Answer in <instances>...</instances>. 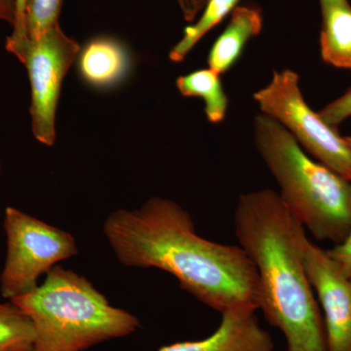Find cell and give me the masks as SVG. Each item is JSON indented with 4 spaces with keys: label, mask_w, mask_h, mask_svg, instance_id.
I'll list each match as a JSON object with an SVG mask.
<instances>
[{
    "label": "cell",
    "mask_w": 351,
    "mask_h": 351,
    "mask_svg": "<svg viewBox=\"0 0 351 351\" xmlns=\"http://www.w3.org/2000/svg\"><path fill=\"white\" fill-rule=\"evenodd\" d=\"M103 230L124 267L164 270L221 313L258 309V272L243 249L201 237L191 215L174 201L152 197L138 209L117 210Z\"/></svg>",
    "instance_id": "obj_1"
},
{
    "label": "cell",
    "mask_w": 351,
    "mask_h": 351,
    "mask_svg": "<svg viewBox=\"0 0 351 351\" xmlns=\"http://www.w3.org/2000/svg\"><path fill=\"white\" fill-rule=\"evenodd\" d=\"M234 228L257 269L258 309L283 332L287 351H327L324 321L304 265L306 228L267 189L240 195Z\"/></svg>",
    "instance_id": "obj_2"
},
{
    "label": "cell",
    "mask_w": 351,
    "mask_h": 351,
    "mask_svg": "<svg viewBox=\"0 0 351 351\" xmlns=\"http://www.w3.org/2000/svg\"><path fill=\"white\" fill-rule=\"evenodd\" d=\"M11 302L34 325L32 351H84L141 327L135 315L112 306L86 277L59 265L43 284Z\"/></svg>",
    "instance_id": "obj_3"
},
{
    "label": "cell",
    "mask_w": 351,
    "mask_h": 351,
    "mask_svg": "<svg viewBox=\"0 0 351 351\" xmlns=\"http://www.w3.org/2000/svg\"><path fill=\"white\" fill-rule=\"evenodd\" d=\"M257 151L276 178L284 204L316 239L339 244L351 230V182L316 162L279 122H254Z\"/></svg>",
    "instance_id": "obj_4"
},
{
    "label": "cell",
    "mask_w": 351,
    "mask_h": 351,
    "mask_svg": "<svg viewBox=\"0 0 351 351\" xmlns=\"http://www.w3.org/2000/svg\"><path fill=\"white\" fill-rule=\"evenodd\" d=\"M3 228L6 257L0 274V293L9 301L32 292L41 276L78 254L71 233L17 208H6Z\"/></svg>",
    "instance_id": "obj_5"
},
{
    "label": "cell",
    "mask_w": 351,
    "mask_h": 351,
    "mask_svg": "<svg viewBox=\"0 0 351 351\" xmlns=\"http://www.w3.org/2000/svg\"><path fill=\"white\" fill-rule=\"evenodd\" d=\"M254 99L263 114L279 122L304 151L351 182V147L338 128L328 125L307 105L298 73L274 71L269 84L256 92Z\"/></svg>",
    "instance_id": "obj_6"
},
{
    "label": "cell",
    "mask_w": 351,
    "mask_h": 351,
    "mask_svg": "<svg viewBox=\"0 0 351 351\" xmlns=\"http://www.w3.org/2000/svg\"><path fill=\"white\" fill-rule=\"evenodd\" d=\"M80 52V44L64 34L59 23L25 46L21 63L27 68L31 83L32 134L41 144L51 147L56 140L62 83Z\"/></svg>",
    "instance_id": "obj_7"
},
{
    "label": "cell",
    "mask_w": 351,
    "mask_h": 351,
    "mask_svg": "<svg viewBox=\"0 0 351 351\" xmlns=\"http://www.w3.org/2000/svg\"><path fill=\"white\" fill-rule=\"evenodd\" d=\"M304 265L324 313L327 351H351V279L327 250L307 240Z\"/></svg>",
    "instance_id": "obj_8"
},
{
    "label": "cell",
    "mask_w": 351,
    "mask_h": 351,
    "mask_svg": "<svg viewBox=\"0 0 351 351\" xmlns=\"http://www.w3.org/2000/svg\"><path fill=\"white\" fill-rule=\"evenodd\" d=\"M255 309L234 308L221 313L216 331L200 341H181L157 351H274V343L256 316Z\"/></svg>",
    "instance_id": "obj_9"
},
{
    "label": "cell",
    "mask_w": 351,
    "mask_h": 351,
    "mask_svg": "<svg viewBox=\"0 0 351 351\" xmlns=\"http://www.w3.org/2000/svg\"><path fill=\"white\" fill-rule=\"evenodd\" d=\"M263 16L257 6H237L223 34L215 41L208 57L209 69L225 73L241 56L245 45L262 31Z\"/></svg>",
    "instance_id": "obj_10"
},
{
    "label": "cell",
    "mask_w": 351,
    "mask_h": 351,
    "mask_svg": "<svg viewBox=\"0 0 351 351\" xmlns=\"http://www.w3.org/2000/svg\"><path fill=\"white\" fill-rule=\"evenodd\" d=\"M78 66L85 82L96 87H108L125 75L128 55L117 41L97 38L80 50Z\"/></svg>",
    "instance_id": "obj_11"
},
{
    "label": "cell",
    "mask_w": 351,
    "mask_h": 351,
    "mask_svg": "<svg viewBox=\"0 0 351 351\" xmlns=\"http://www.w3.org/2000/svg\"><path fill=\"white\" fill-rule=\"evenodd\" d=\"M321 56L325 63L351 69V6L346 4L321 5Z\"/></svg>",
    "instance_id": "obj_12"
},
{
    "label": "cell",
    "mask_w": 351,
    "mask_h": 351,
    "mask_svg": "<svg viewBox=\"0 0 351 351\" xmlns=\"http://www.w3.org/2000/svg\"><path fill=\"white\" fill-rule=\"evenodd\" d=\"M219 75L211 69H199L177 80L182 96L199 97L205 101V113L212 123L223 121L228 110V99Z\"/></svg>",
    "instance_id": "obj_13"
},
{
    "label": "cell",
    "mask_w": 351,
    "mask_h": 351,
    "mask_svg": "<svg viewBox=\"0 0 351 351\" xmlns=\"http://www.w3.org/2000/svg\"><path fill=\"white\" fill-rule=\"evenodd\" d=\"M34 341L29 316L13 302H0V351H32Z\"/></svg>",
    "instance_id": "obj_14"
},
{
    "label": "cell",
    "mask_w": 351,
    "mask_h": 351,
    "mask_svg": "<svg viewBox=\"0 0 351 351\" xmlns=\"http://www.w3.org/2000/svg\"><path fill=\"white\" fill-rule=\"evenodd\" d=\"M239 2V0H208L200 19L195 25L186 27L181 41L171 50V61L175 63L184 61L196 43L225 19L226 15L232 13Z\"/></svg>",
    "instance_id": "obj_15"
},
{
    "label": "cell",
    "mask_w": 351,
    "mask_h": 351,
    "mask_svg": "<svg viewBox=\"0 0 351 351\" xmlns=\"http://www.w3.org/2000/svg\"><path fill=\"white\" fill-rule=\"evenodd\" d=\"M62 2L63 0H25L27 43L36 40L52 25L59 23Z\"/></svg>",
    "instance_id": "obj_16"
},
{
    "label": "cell",
    "mask_w": 351,
    "mask_h": 351,
    "mask_svg": "<svg viewBox=\"0 0 351 351\" xmlns=\"http://www.w3.org/2000/svg\"><path fill=\"white\" fill-rule=\"evenodd\" d=\"M16 18L12 25V34L6 39L5 47L8 52L22 61L27 43L25 31V0H15Z\"/></svg>",
    "instance_id": "obj_17"
},
{
    "label": "cell",
    "mask_w": 351,
    "mask_h": 351,
    "mask_svg": "<svg viewBox=\"0 0 351 351\" xmlns=\"http://www.w3.org/2000/svg\"><path fill=\"white\" fill-rule=\"evenodd\" d=\"M318 113L328 125L338 128L341 122L351 117V88Z\"/></svg>",
    "instance_id": "obj_18"
},
{
    "label": "cell",
    "mask_w": 351,
    "mask_h": 351,
    "mask_svg": "<svg viewBox=\"0 0 351 351\" xmlns=\"http://www.w3.org/2000/svg\"><path fill=\"white\" fill-rule=\"evenodd\" d=\"M327 252L343 274L351 279V230L343 241Z\"/></svg>",
    "instance_id": "obj_19"
},
{
    "label": "cell",
    "mask_w": 351,
    "mask_h": 351,
    "mask_svg": "<svg viewBox=\"0 0 351 351\" xmlns=\"http://www.w3.org/2000/svg\"><path fill=\"white\" fill-rule=\"evenodd\" d=\"M208 0H178L184 19L191 22L206 5Z\"/></svg>",
    "instance_id": "obj_20"
},
{
    "label": "cell",
    "mask_w": 351,
    "mask_h": 351,
    "mask_svg": "<svg viewBox=\"0 0 351 351\" xmlns=\"http://www.w3.org/2000/svg\"><path fill=\"white\" fill-rule=\"evenodd\" d=\"M16 18L15 0H0V22L14 25Z\"/></svg>",
    "instance_id": "obj_21"
},
{
    "label": "cell",
    "mask_w": 351,
    "mask_h": 351,
    "mask_svg": "<svg viewBox=\"0 0 351 351\" xmlns=\"http://www.w3.org/2000/svg\"><path fill=\"white\" fill-rule=\"evenodd\" d=\"M348 3V0H320L321 5H326V4H346Z\"/></svg>",
    "instance_id": "obj_22"
},
{
    "label": "cell",
    "mask_w": 351,
    "mask_h": 351,
    "mask_svg": "<svg viewBox=\"0 0 351 351\" xmlns=\"http://www.w3.org/2000/svg\"><path fill=\"white\" fill-rule=\"evenodd\" d=\"M346 143H348V145L351 147V137H346Z\"/></svg>",
    "instance_id": "obj_23"
}]
</instances>
